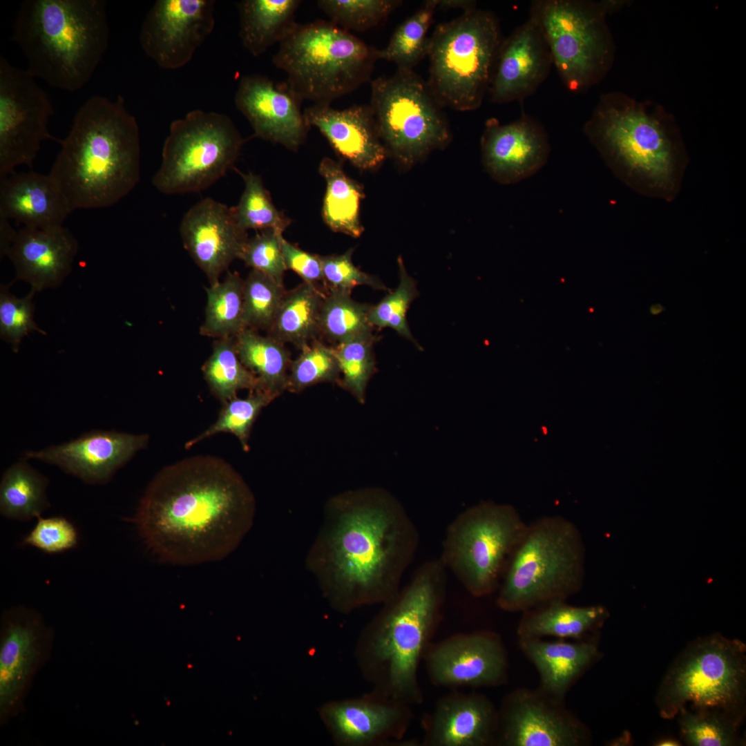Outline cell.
<instances>
[{"label":"cell","instance_id":"6da1fadb","mask_svg":"<svg viewBox=\"0 0 746 746\" xmlns=\"http://www.w3.org/2000/svg\"><path fill=\"white\" fill-rule=\"evenodd\" d=\"M419 543L414 522L391 493L349 491L325 506L305 566L335 611L383 604L401 589Z\"/></svg>","mask_w":746,"mask_h":746},{"label":"cell","instance_id":"7a4b0ae2","mask_svg":"<svg viewBox=\"0 0 746 746\" xmlns=\"http://www.w3.org/2000/svg\"><path fill=\"white\" fill-rule=\"evenodd\" d=\"M254 495L224 459L195 455L160 470L133 518L148 551L160 562L196 565L233 553L251 528Z\"/></svg>","mask_w":746,"mask_h":746},{"label":"cell","instance_id":"3957f363","mask_svg":"<svg viewBox=\"0 0 746 746\" xmlns=\"http://www.w3.org/2000/svg\"><path fill=\"white\" fill-rule=\"evenodd\" d=\"M446 570L439 558L421 564L362 631L355 656L372 691L410 706L423 702L418 669L442 619Z\"/></svg>","mask_w":746,"mask_h":746},{"label":"cell","instance_id":"277c9868","mask_svg":"<svg viewBox=\"0 0 746 746\" xmlns=\"http://www.w3.org/2000/svg\"><path fill=\"white\" fill-rule=\"evenodd\" d=\"M49 175L73 211L112 206L140 180V140L135 117L118 95L89 97L78 109Z\"/></svg>","mask_w":746,"mask_h":746},{"label":"cell","instance_id":"5b68a950","mask_svg":"<svg viewBox=\"0 0 746 746\" xmlns=\"http://www.w3.org/2000/svg\"><path fill=\"white\" fill-rule=\"evenodd\" d=\"M109 37L104 0H25L10 39L35 78L74 92L90 80Z\"/></svg>","mask_w":746,"mask_h":746},{"label":"cell","instance_id":"8992f818","mask_svg":"<svg viewBox=\"0 0 746 746\" xmlns=\"http://www.w3.org/2000/svg\"><path fill=\"white\" fill-rule=\"evenodd\" d=\"M584 131L614 175L638 193L667 201L678 195L687 157L666 119L626 96L601 97Z\"/></svg>","mask_w":746,"mask_h":746},{"label":"cell","instance_id":"52a82bcc","mask_svg":"<svg viewBox=\"0 0 746 746\" xmlns=\"http://www.w3.org/2000/svg\"><path fill=\"white\" fill-rule=\"evenodd\" d=\"M585 547L577 526L560 515L528 524L500 585L496 604L523 612L553 600H566L582 586Z\"/></svg>","mask_w":746,"mask_h":746},{"label":"cell","instance_id":"ba28073f","mask_svg":"<svg viewBox=\"0 0 746 746\" xmlns=\"http://www.w3.org/2000/svg\"><path fill=\"white\" fill-rule=\"evenodd\" d=\"M273 64L301 100L331 103L370 80L376 49L331 21L296 25L279 42Z\"/></svg>","mask_w":746,"mask_h":746},{"label":"cell","instance_id":"9c48e42d","mask_svg":"<svg viewBox=\"0 0 746 746\" xmlns=\"http://www.w3.org/2000/svg\"><path fill=\"white\" fill-rule=\"evenodd\" d=\"M502 41L494 14L476 8L441 24L430 37L427 83L441 107L478 108L488 90Z\"/></svg>","mask_w":746,"mask_h":746},{"label":"cell","instance_id":"30bf717a","mask_svg":"<svg viewBox=\"0 0 746 746\" xmlns=\"http://www.w3.org/2000/svg\"><path fill=\"white\" fill-rule=\"evenodd\" d=\"M528 524L510 504L482 501L447 527L439 559L473 597L497 591Z\"/></svg>","mask_w":746,"mask_h":746},{"label":"cell","instance_id":"8fae6325","mask_svg":"<svg viewBox=\"0 0 746 746\" xmlns=\"http://www.w3.org/2000/svg\"><path fill=\"white\" fill-rule=\"evenodd\" d=\"M745 646L720 635L700 638L679 656L657 696L660 716L673 718L690 704L739 720L745 694Z\"/></svg>","mask_w":746,"mask_h":746},{"label":"cell","instance_id":"7c38bea8","mask_svg":"<svg viewBox=\"0 0 746 746\" xmlns=\"http://www.w3.org/2000/svg\"><path fill=\"white\" fill-rule=\"evenodd\" d=\"M602 3L583 0H535L529 18L539 28L564 85L575 93L606 75L614 46Z\"/></svg>","mask_w":746,"mask_h":746},{"label":"cell","instance_id":"4fadbf2b","mask_svg":"<svg viewBox=\"0 0 746 746\" xmlns=\"http://www.w3.org/2000/svg\"><path fill=\"white\" fill-rule=\"evenodd\" d=\"M242 144L240 132L228 115L191 111L171 124L152 184L166 195L204 190L233 166Z\"/></svg>","mask_w":746,"mask_h":746},{"label":"cell","instance_id":"5bb4252c","mask_svg":"<svg viewBox=\"0 0 746 746\" xmlns=\"http://www.w3.org/2000/svg\"><path fill=\"white\" fill-rule=\"evenodd\" d=\"M369 106L387 153L405 164L449 141L441 106L413 70L397 69L372 80Z\"/></svg>","mask_w":746,"mask_h":746},{"label":"cell","instance_id":"9a60e30c","mask_svg":"<svg viewBox=\"0 0 746 746\" xmlns=\"http://www.w3.org/2000/svg\"><path fill=\"white\" fill-rule=\"evenodd\" d=\"M53 115L35 78L0 55V178L19 165L32 168L45 140L59 142L48 129Z\"/></svg>","mask_w":746,"mask_h":746},{"label":"cell","instance_id":"2e32d148","mask_svg":"<svg viewBox=\"0 0 746 746\" xmlns=\"http://www.w3.org/2000/svg\"><path fill=\"white\" fill-rule=\"evenodd\" d=\"M215 5L214 0H157L141 26L142 50L161 68L184 67L212 33Z\"/></svg>","mask_w":746,"mask_h":746},{"label":"cell","instance_id":"e0dca14e","mask_svg":"<svg viewBox=\"0 0 746 746\" xmlns=\"http://www.w3.org/2000/svg\"><path fill=\"white\" fill-rule=\"evenodd\" d=\"M562 700L540 689H518L507 695L498 711L497 745L580 746L588 743L586 727Z\"/></svg>","mask_w":746,"mask_h":746},{"label":"cell","instance_id":"ac0fdd59","mask_svg":"<svg viewBox=\"0 0 746 746\" xmlns=\"http://www.w3.org/2000/svg\"><path fill=\"white\" fill-rule=\"evenodd\" d=\"M423 660L430 681L439 687H495L507 677L504 644L497 633L487 630L431 642Z\"/></svg>","mask_w":746,"mask_h":746},{"label":"cell","instance_id":"d6986e66","mask_svg":"<svg viewBox=\"0 0 746 746\" xmlns=\"http://www.w3.org/2000/svg\"><path fill=\"white\" fill-rule=\"evenodd\" d=\"M410 707L372 691L358 698L327 702L320 708L319 716L338 745H419L415 740H402L413 718Z\"/></svg>","mask_w":746,"mask_h":746},{"label":"cell","instance_id":"ffe728a7","mask_svg":"<svg viewBox=\"0 0 746 746\" xmlns=\"http://www.w3.org/2000/svg\"><path fill=\"white\" fill-rule=\"evenodd\" d=\"M48 632L41 617L25 607L3 618L0 644V715L19 709L26 690L47 653Z\"/></svg>","mask_w":746,"mask_h":746},{"label":"cell","instance_id":"44dd1931","mask_svg":"<svg viewBox=\"0 0 746 746\" xmlns=\"http://www.w3.org/2000/svg\"><path fill=\"white\" fill-rule=\"evenodd\" d=\"M146 434L115 430H93L75 439L24 453L25 459H37L57 466L90 484H103L133 455L146 447Z\"/></svg>","mask_w":746,"mask_h":746},{"label":"cell","instance_id":"7402d4cb","mask_svg":"<svg viewBox=\"0 0 746 746\" xmlns=\"http://www.w3.org/2000/svg\"><path fill=\"white\" fill-rule=\"evenodd\" d=\"M179 230L184 249L209 285L219 282L231 263L239 259L248 239L247 232L237 225L231 208L211 198L185 213Z\"/></svg>","mask_w":746,"mask_h":746},{"label":"cell","instance_id":"603a6c76","mask_svg":"<svg viewBox=\"0 0 746 746\" xmlns=\"http://www.w3.org/2000/svg\"><path fill=\"white\" fill-rule=\"evenodd\" d=\"M236 108L250 123L254 135L296 151L309 126L300 110L301 100L287 84L276 85L265 76H242L234 97Z\"/></svg>","mask_w":746,"mask_h":746},{"label":"cell","instance_id":"cb8c5ba5","mask_svg":"<svg viewBox=\"0 0 746 746\" xmlns=\"http://www.w3.org/2000/svg\"><path fill=\"white\" fill-rule=\"evenodd\" d=\"M553 65L542 32L528 18L501 43L488 90L490 100L523 102L546 79Z\"/></svg>","mask_w":746,"mask_h":746},{"label":"cell","instance_id":"d4e9b609","mask_svg":"<svg viewBox=\"0 0 746 746\" xmlns=\"http://www.w3.org/2000/svg\"><path fill=\"white\" fill-rule=\"evenodd\" d=\"M550 151L544 126L528 115L506 124L495 118L486 123L481 138L483 162L500 182L515 183L533 175L546 163Z\"/></svg>","mask_w":746,"mask_h":746},{"label":"cell","instance_id":"484cf974","mask_svg":"<svg viewBox=\"0 0 746 746\" xmlns=\"http://www.w3.org/2000/svg\"><path fill=\"white\" fill-rule=\"evenodd\" d=\"M423 746H488L497 743L498 711L479 693L453 691L440 698L421 721Z\"/></svg>","mask_w":746,"mask_h":746},{"label":"cell","instance_id":"4316f807","mask_svg":"<svg viewBox=\"0 0 746 746\" xmlns=\"http://www.w3.org/2000/svg\"><path fill=\"white\" fill-rule=\"evenodd\" d=\"M77 249V240L64 226L23 227L16 231L6 256L14 265L16 280L29 283L36 293L64 281L71 271Z\"/></svg>","mask_w":746,"mask_h":746},{"label":"cell","instance_id":"83f0119b","mask_svg":"<svg viewBox=\"0 0 746 746\" xmlns=\"http://www.w3.org/2000/svg\"><path fill=\"white\" fill-rule=\"evenodd\" d=\"M303 115L309 127H316L338 155L358 169H374L388 155L370 106L338 110L329 104H313Z\"/></svg>","mask_w":746,"mask_h":746},{"label":"cell","instance_id":"f1b7e54d","mask_svg":"<svg viewBox=\"0 0 746 746\" xmlns=\"http://www.w3.org/2000/svg\"><path fill=\"white\" fill-rule=\"evenodd\" d=\"M73 211L49 173L15 171L0 178V217L30 228L50 229L63 226Z\"/></svg>","mask_w":746,"mask_h":746},{"label":"cell","instance_id":"f546056e","mask_svg":"<svg viewBox=\"0 0 746 746\" xmlns=\"http://www.w3.org/2000/svg\"><path fill=\"white\" fill-rule=\"evenodd\" d=\"M520 649L533 664L540 678V690L562 700L571 685L598 656L593 641L519 638Z\"/></svg>","mask_w":746,"mask_h":746},{"label":"cell","instance_id":"4dcf8cb0","mask_svg":"<svg viewBox=\"0 0 746 746\" xmlns=\"http://www.w3.org/2000/svg\"><path fill=\"white\" fill-rule=\"evenodd\" d=\"M607 616L600 605L577 606L566 600H553L523 611L517 633L519 638L553 636L582 640Z\"/></svg>","mask_w":746,"mask_h":746},{"label":"cell","instance_id":"1f68e13d","mask_svg":"<svg viewBox=\"0 0 746 746\" xmlns=\"http://www.w3.org/2000/svg\"><path fill=\"white\" fill-rule=\"evenodd\" d=\"M300 0H243L237 3L239 37L244 48L258 57L278 43L296 25Z\"/></svg>","mask_w":746,"mask_h":746},{"label":"cell","instance_id":"d6a6232c","mask_svg":"<svg viewBox=\"0 0 746 746\" xmlns=\"http://www.w3.org/2000/svg\"><path fill=\"white\" fill-rule=\"evenodd\" d=\"M325 295L316 285L303 282L285 293L268 334L301 349L320 334L319 318Z\"/></svg>","mask_w":746,"mask_h":746},{"label":"cell","instance_id":"836d02e7","mask_svg":"<svg viewBox=\"0 0 746 746\" xmlns=\"http://www.w3.org/2000/svg\"><path fill=\"white\" fill-rule=\"evenodd\" d=\"M234 338L240 360L258 380V390L276 398L287 390L291 361L283 343L248 328Z\"/></svg>","mask_w":746,"mask_h":746},{"label":"cell","instance_id":"e575fe53","mask_svg":"<svg viewBox=\"0 0 746 746\" xmlns=\"http://www.w3.org/2000/svg\"><path fill=\"white\" fill-rule=\"evenodd\" d=\"M319 172L326 182L322 216L326 224L335 232L354 238L363 231L359 209L363 192L359 184L348 177L338 162L325 157Z\"/></svg>","mask_w":746,"mask_h":746},{"label":"cell","instance_id":"d590c367","mask_svg":"<svg viewBox=\"0 0 746 746\" xmlns=\"http://www.w3.org/2000/svg\"><path fill=\"white\" fill-rule=\"evenodd\" d=\"M26 460L9 466L1 479L0 513L8 519L28 521L50 507L47 477Z\"/></svg>","mask_w":746,"mask_h":746},{"label":"cell","instance_id":"8d00e7d4","mask_svg":"<svg viewBox=\"0 0 746 746\" xmlns=\"http://www.w3.org/2000/svg\"><path fill=\"white\" fill-rule=\"evenodd\" d=\"M243 287L240 274L228 271L222 281L206 288L205 316L200 327L202 336L216 339L235 337L245 329Z\"/></svg>","mask_w":746,"mask_h":746},{"label":"cell","instance_id":"74e56055","mask_svg":"<svg viewBox=\"0 0 746 746\" xmlns=\"http://www.w3.org/2000/svg\"><path fill=\"white\" fill-rule=\"evenodd\" d=\"M202 371L211 393L222 404L237 396L240 390H259L257 377L239 358L234 337L214 341L212 352Z\"/></svg>","mask_w":746,"mask_h":746},{"label":"cell","instance_id":"f35d334b","mask_svg":"<svg viewBox=\"0 0 746 746\" xmlns=\"http://www.w3.org/2000/svg\"><path fill=\"white\" fill-rule=\"evenodd\" d=\"M438 6L439 0L426 1L397 27L384 48L376 49L377 59L395 64L397 69L413 70L428 55V32Z\"/></svg>","mask_w":746,"mask_h":746},{"label":"cell","instance_id":"ab89813d","mask_svg":"<svg viewBox=\"0 0 746 746\" xmlns=\"http://www.w3.org/2000/svg\"><path fill=\"white\" fill-rule=\"evenodd\" d=\"M371 307L354 300L350 291L329 289L321 309L320 334L336 345L373 334L368 321Z\"/></svg>","mask_w":746,"mask_h":746},{"label":"cell","instance_id":"60d3db41","mask_svg":"<svg viewBox=\"0 0 746 746\" xmlns=\"http://www.w3.org/2000/svg\"><path fill=\"white\" fill-rule=\"evenodd\" d=\"M274 399L262 390L249 391L245 398L236 396L223 404L217 420L203 432L189 440L185 448L220 432H229L239 440L244 450L248 451L249 438L252 425L261 410Z\"/></svg>","mask_w":746,"mask_h":746},{"label":"cell","instance_id":"b9f144b4","mask_svg":"<svg viewBox=\"0 0 746 746\" xmlns=\"http://www.w3.org/2000/svg\"><path fill=\"white\" fill-rule=\"evenodd\" d=\"M240 175L245 189L238 204L231 207L237 225L246 232L274 229L283 233L290 221L276 209L260 177L253 173Z\"/></svg>","mask_w":746,"mask_h":746},{"label":"cell","instance_id":"7bdbcfd3","mask_svg":"<svg viewBox=\"0 0 746 746\" xmlns=\"http://www.w3.org/2000/svg\"><path fill=\"white\" fill-rule=\"evenodd\" d=\"M376 341L377 336L373 334L333 347L342 375L341 385L361 403L365 401L368 382L376 370L373 349Z\"/></svg>","mask_w":746,"mask_h":746},{"label":"cell","instance_id":"ee69618b","mask_svg":"<svg viewBox=\"0 0 746 746\" xmlns=\"http://www.w3.org/2000/svg\"><path fill=\"white\" fill-rule=\"evenodd\" d=\"M285 293L283 285L266 274L251 269L244 280L245 327L267 332L273 323Z\"/></svg>","mask_w":746,"mask_h":746},{"label":"cell","instance_id":"f6af8a7d","mask_svg":"<svg viewBox=\"0 0 746 746\" xmlns=\"http://www.w3.org/2000/svg\"><path fill=\"white\" fill-rule=\"evenodd\" d=\"M678 714L683 740L693 746H729L737 743L738 720L718 711H688L682 708Z\"/></svg>","mask_w":746,"mask_h":746},{"label":"cell","instance_id":"bcb514c9","mask_svg":"<svg viewBox=\"0 0 746 746\" xmlns=\"http://www.w3.org/2000/svg\"><path fill=\"white\" fill-rule=\"evenodd\" d=\"M399 283L376 305H372L368 321L373 327H390L410 341L419 349L421 345L412 336L407 322V312L412 301L419 295L416 281L410 276L401 257L398 259Z\"/></svg>","mask_w":746,"mask_h":746},{"label":"cell","instance_id":"7dc6e473","mask_svg":"<svg viewBox=\"0 0 746 746\" xmlns=\"http://www.w3.org/2000/svg\"><path fill=\"white\" fill-rule=\"evenodd\" d=\"M401 3L398 0L316 1L331 22L348 32H363L376 27Z\"/></svg>","mask_w":746,"mask_h":746},{"label":"cell","instance_id":"c3c4849f","mask_svg":"<svg viewBox=\"0 0 746 746\" xmlns=\"http://www.w3.org/2000/svg\"><path fill=\"white\" fill-rule=\"evenodd\" d=\"M291 361L287 390L298 392L322 382L339 381L340 370L334 348L314 341L300 349Z\"/></svg>","mask_w":746,"mask_h":746},{"label":"cell","instance_id":"681fc988","mask_svg":"<svg viewBox=\"0 0 746 746\" xmlns=\"http://www.w3.org/2000/svg\"><path fill=\"white\" fill-rule=\"evenodd\" d=\"M35 294L30 290L25 297L17 298L10 293L9 286H1L0 336L11 345L15 353L19 351L23 338L30 332L46 334L34 321L32 298Z\"/></svg>","mask_w":746,"mask_h":746},{"label":"cell","instance_id":"f907efd6","mask_svg":"<svg viewBox=\"0 0 746 746\" xmlns=\"http://www.w3.org/2000/svg\"><path fill=\"white\" fill-rule=\"evenodd\" d=\"M283 233L266 229L248 238L239 259L252 269L259 271L283 285L286 270L281 247Z\"/></svg>","mask_w":746,"mask_h":746},{"label":"cell","instance_id":"816d5d0a","mask_svg":"<svg viewBox=\"0 0 746 746\" xmlns=\"http://www.w3.org/2000/svg\"><path fill=\"white\" fill-rule=\"evenodd\" d=\"M78 541L79 534L76 527L66 518L40 516L21 543L48 554H56L75 548Z\"/></svg>","mask_w":746,"mask_h":746},{"label":"cell","instance_id":"f5cc1de1","mask_svg":"<svg viewBox=\"0 0 746 746\" xmlns=\"http://www.w3.org/2000/svg\"><path fill=\"white\" fill-rule=\"evenodd\" d=\"M353 249L340 255L320 256L323 274V282L329 289L352 291L360 285H367L374 289L388 290L376 277L357 268L352 260Z\"/></svg>","mask_w":746,"mask_h":746},{"label":"cell","instance_id":"db71d44e","mask_svg":"<svg viewBox=\"0 0 746 746\" xmlns=\"http://www.w3.org/2000/svg\"><path fill=\"white\" fill-rule=\"evenodd\" d=\"M281 247L286 270H292L305 283L315 285L318 281H323L322 263L319 256L299 249L283 237L281 239Z\"/></svg>","mask_w":746,"mask_h":746},{"label":"cell","instance_id":"11a10c76","mask_svg":"<svg viewBox=\"0 0 746 746\" xmlns=\"http://www.w3.org/2000/svg\"><path fill=\"white\" fill-rule=\"evenodd\" d=\"M8 220L5 218L0 217V252L1 257L6 256L17 231L12 229Z\"/></svg>","mask_w":746,"mask_h":746},{"label":"cell","instance_id":"9f6ffc18","mask_svg":"<svg viewBox=\"0 0 746 746\" xmlns=\"http://www.w3.org/2000/svg\"><path fill=\"white\" fill-rule=\"evenodd\" d=\"M476 3L466 0H439L438 7L443 8H462L464 11L475 8Z\"/></svg>","mask_w":746,"mask_h":746},{"label":"cell","instance_id":"6f0895ef","mask_svg":"<svg viewBox=\"0 0 746 746\" xmlns=\"http://www.w3.org/2000/svg\"><path fill=\"white\" fill-rule=\"evenodd\" d=\"M680 743L672 738H665L658 740L656 745L658 746H678L680 745Z\"/></svg>","mask_w":746,"mask_h":746},{"label":"cell","instance_id":"680465c9","mask_svg":"<svg viewBox=\"0 0 746 746\" xmlns=\"http://www.w3.org/2000/svg\"><path fill=\"white\" fill-rule=\"evenodd\" d=\"M664 310V308L660 304H654L650 307V313L652 315H658Z\"/></svg>","mask_w":746,"mask_h":746}]
</instances>
